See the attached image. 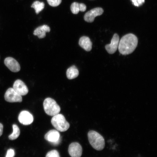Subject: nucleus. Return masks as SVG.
Here are the masks:
<instances>
[{"label": "nucleus", "instance_id": "9b49d317", "mask_svg": "<svg viewBox=\"0 0 157 157\" xmlns=\"http://www.w3.org/2000/svg\"><path fill=\"white\" fill-rule=\"evenodd\" d=\"M4 63L12 72H17L20 71L21 67L19 63L15 59L12 57L6 58L4 60Z\"/></svg>", "mask_w": 157, "mask_h": 157}, {"label": "nucleus", "instance_id": "20e7f679", "mask_svg": "<svg viewBox=\"0 0 157 157\" xmlns=\"http://www.w3.org/2000/svg\"><path fill=\"white\" fill-rule=\"evenodd\" d=\"M51 122L57 130L61 132L67 131L70 126L69 123L66 121L64 116L60 114L54 116Z\"/></svg>", "mask_w": 157, "mask_h": 157}, {"label": "nucleus", "instance_id": "f8f14e48", "mask_svg": "<svg viewBox=\"0 0 157 157\" xmlns=\"http://www.w3.org/2000/svg\"><path fill=\"white\" fill-rule=\"evenodd\" d=\"M18 120L22 124L28 125L31 124L34 121L33 116L29 112L23 111L20 113L18 117Z\"/></svg>", "mask_w": 157, "mask_h": 157}, {"label": "nucleus", "instance_id": "0eeeda50", "mask_svg": "<svg viewBox=\"0 0 157 157\" xmlns=\"http://www.w3.org/2000/svg\"><path fill=\"white\" fill-rule=\"evenodd\" d=\"M44 138L54 145H57L60 142L61 138L59 133L56 130L49 131L44 136Z\"/></svg>", "mask_w": 157, "mask_h": 157}, {"label": "nucleus", "instance_id": "dca6fc26", "mask_svg": "<svg viewBox=\"0 0 157 157\" xmlns=\"http://www.w3.org/2000/svg\"><path fill=\"white\" fill-rule=\"evenodd\" d=\"M66 75L68 79L71 80L78 77L79 71L75 66H72L68 69Z\"/></svg>", "mask_w": 157, "mask_h": 157}, {"label": "nucleus", "instance_id": "1a4fd4ad", "mask_svg": "<svg viewBox=\"0 0 157 157\" xmlns=\"http://www.w3.org/2000/svg\"><path fill=\"white\" fill-rule=\"evenodd\" d=\"M119 41L118 35L115 34L113 35L110 44L105 46V48L109 54H112L116 52L118 48Z\"/></svg>", "mask_w": 157, "mask_h": 157}, {"label": "nucleus", "instance_id": "f3484780", "mask_svg": "<svg viewBox=\"0 0 157 157\" xmlns=\"http://www.w3.org/2000/svg\"><path fill=\"white\" fill-rule=\"evenodd\" d=\"M44 2L39 1H36L33 3L31 7L34 9L35 13L36 14H38L44 9Z\"/></svg>", "mask_w": 157, "mask_h": 157}, {"label": "nucleus", "instance_id": "6e6552de", "mask_svg": "<svg viewBox=\"0 0 157 157\" xmlns=\"http://www.w3.org/2000/svg\"><path fill=\"white\" fill-rule=\"evenodd\" d=\"M13 88L21 96L26 95L29 92L28 88L24 82L19 79H17L15 82Z\"/></svg>", "mask_w": 157, "mask_h": 157}, {"label": "nucleus", "instance_id": "ddd939ff", "mask_svg": "<svg viewBox=\"0 0 157 157\" xmlns=\"http://www.w3.org/2000/svg\"><path fill=\"white\" fill-rule=\"evenodd\" d=\"M50 27L48 25H44L39 26L35 29L33 34L37 36L39 39H42L46 36V33L50 32Z\"/></svg>", "mask_w": 157, "mask_h": 157}, {"label": "nucleus", "instance_id": "423d86ee", "mask_svg": "<svg viewBox=\"0 0 157 157\" xmlns=\"http://www.w3.org/2000/svg\"><path fill=\"white\" fill-rule=\"evenodd\" d=\"M104 10L101 7H97L87 12L84 15V21L88 23L93 22L95 17L103 14Z\"/></svg>", "mask_w": 157, "mask_h": 157}, {"label": "nucleus", "instance_id": "6ab92c4d", "mask_svg": "<svg viewBox=\"0 0 157 157\" xmlns=\"http://www.w3.org/2000/svg\"><path fill=\"white\" fill-rule=\"evenodd\" d=\"M49 5L51 6L56 7L59 5L62 0H47Z\"/></svg>", "mask_w": 157, "mask_h": 157}, {"label": "nucleus", "instance_id": "2eb2a0df", "mask_svg": "<svg viewBox=\"0 0 157 157\" xmlns=\"http://www.w3.org/2000/svg\"><path fill=\"white\" fill-rule=\"evenodd\" d=\"M71 10L74 14H77L79 11L84 12L87 9V7L84 3L74 2L71 6Z\"/></svg>", "mask_w": 157, "mask_h": 157}, {"label": "nucleus", "instance_id": "412c9836", "mask_svg": "<svg viewBox=\"0 0 157 157\" xmlns=\"http://www.w3.org/2000/svg\"><path fill=\"white\" fill-rule=\"evenodd\" d=\"M133 5L135 6L139 7L145 2V0H131Z\"/></svg>", "mask_w": 157, "mask_h": 157}, {"label": "nucleus", "instance_id": "39448f33", "mask_svg": "<svg viewBox=\"0 0 157 157\" xmlns=\"http://www.w3.org/2000/svg\"><path fill=\"white\" fill-rule=\"evenodd\" d=\"M6 101L10 103L19 102L22 101V98L16 92L13 88H10L7 90L5 95Z\"/></svg>", "mask_w": 157, "mask_h": 157}, {"label": "nucleus", "instance_id": "9d476101", "mask_svg": "<svg viewBox=\"0 0 157 157\" xmlns=\"http://www.w3.org/2000/svg\"><path fill=\"white\" fill-rule=\"evenodd\" d=\"M68 152L71 157H80L82 154V147L79 143H72L68 147Z\"/></svg>", "mask_w": 157, "mask_h": 157}, {"label": "nucleus", "instance_id": "4468645a", "mask_svg": "<svg viewBox=\"0 0 157 157\" xmlns=\"http://www.w3.org/2000/svg\"><path fill=\"white\" fill-rule=\"evenodd\" d=\"M79 46L87 52H90L92 48L93 44L87 36H83L80 38L78 42Z\"/></svg>", "mask_w": 157, "mask_h": 157}, {"label": "nucleus", "instance_id": "a211bd4d", "mask_svg": "<svg viewBox=\"0 0 157 157\" xmlns=\"http://www.w3.org/2000/svg\"><path fill=\"white\" fill-rule=\"evenodd\" d=\"M13 132L9 136V138L10 140H14L18 138L20 134V131L19 128L17 125L13 124Z\"/></svg>", "mask_w": 157, "mask_h": 157}, {"label": "nucleus", "instance_id": "5701e85b", "mask_svg": "<svg viewBox=\"0 0 157 157\" xmlns=\"http://www.w3.org/2000/svg\"><path fill=\"white\" fill-rule=\"evenodd\" d=\"M3 126L2 123H0V136H1L3 133Z\"/></svg>", "mask_w": 157, "mask_h": 157}, {"label": "nucleus", "instance_id": "f03ea898", "mask_svg": "<svg viewBox=\"0 0 157 157\" xmlns=\"http://www.w3.org/2000/svg\"><path fill=\"white\" fill-rule=\"evenodd\" d=\"M88 137L90 144L95 150L101 151L105 148V139L99 133L94 131H90Z\"/></svg>", "mask_w": 157, "mask_h": 157}, {"label": "nucleus", "instance_id": "f257e3e1", "mask_svg": "<svg viewBox=\"0 0 157 157\" xmlns=\"http://www.w3.org/2000/svg\"><path fill=\"white\" fill-rule=\"evenodd\" d=\"M138 39L132 34L125 35L119 41V52L123 55L130 54L134 52L138 44Z\"/></svg>", "mask_w": 157, "mask_h": 157}, {"label": "nucleus", "instance_id": "7ed1b4c3", "mask_svg": "<svg viewBox=\"0 0 157 157\" xmlns=\"http://www.w3.org/2000/svg\"><path fill=\"white\" fill-rule=\"evenodd\" d=\"M44 107L45 113L53 117L58 114L60 111V108L56 101L50 98L44 100Z\"/></svg>", "mask_w": 157, "mask_h": 157}, {"label": "nucleus", "instance_id": "4be33fe9", "mask_svg": "<svg viewBox=\"0 0 157 157\" xmlns=\"http://www.w3.org/2000/svg\"><path fill=\"white\" fill-rule=\"evenodd\" d=\"M14 156V151L13 149H10L8 150L6 157H13Z\"/></svg>", "mask_w": 157, "mask_h": 157}, {"label": "nucleus", "instance_id": "aec40b11", "mask_svg": "<svg viewBox=\"0 0 157 157\" xmlns=\"http://www.w3.org/2000/svg\"><path fill=\"white\" fill-rule=\"evenodd\" d=\"M46 157H60V156L57 151L53 150L48 152Z\"/></svg>", "mask_w": 157, "mask_h": 157}]
</instances>
